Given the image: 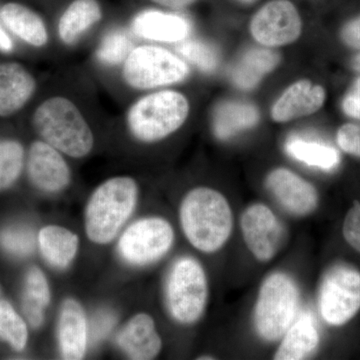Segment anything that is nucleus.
I'll return each instance as SVG.
<instances>
[{"label": "nucleus", "instance_id": "obj_1", "mask_svg": "<svg viewBox=\"0 0 360 360\" xmlns=\"http://www.w3.org/2000/svg\"><path fill=\"white\" fill-rule=\"evenodd\" d=\"M180 224L196 250L212 253L231 238L233 214L224 195L208 187H198L182 200Z\"/></svg>", "mask_w": 360, "mask_h": 360}, {"label": "nucleus", "instance_id": "obj_2", "mask_svg": "<svg viewBox=\"0 0 360 360\" xmlns=\"http://www.w3.org/2000/svg\"><path fill=\"white\" fill-rule=\"evenodd\" d=\"M32 124L42 141L63 155L82 158L94 148V132L84 112L65 96L42 101L33 113Z\"/></svg>", "mask_w": 360, "mask_h": 360}, {"label": "nucleus", "instance_id": "obj_3", "mask_svg": "<svg viewBox=\"0 0 360 360\" xmlns=\"http://www.w3.org/2000/svg\"><path fill=\"white\" fill-rule=\"evenodd\" d=\"M191 105L181 92L158 90L139 97L124 115L125 125L134 139L160 141L179 130L188 117Z\"/></svg>", "mask_w": 360, "mask_h": 360}, {"label": "nucleus", "instance_id": "obj_4", "mask_svg": "<svg viewBox=\"0 0 360 360\" xmlns=\"http://www.w3.org/2000/svg\"><path fill=\"white\" fill-rule=\"evenodd\" d=\"M137 184L129 176L112 177L92 193L85 210V231L90 240L110 243L130 215L137 201Z\"/></svg>", "mask_w": 360, "mask_h": 360}, {"label": "nucleus", "instance_id": "obj_5", "mask_svg": "<svg viewBox=\"0 0 360 360\" xmlns=\"http://www.w3.org/2000/svg\"><path fill=\"white\" fill-rule=\"evenodd\" d=\"M300 304V290L295 281L283 272H274L260 286L255 309L258 335L267 341L283 338L295 322Z\"/></svg>", "mask_w": 360, "mask_h": 360}, {"label": "nucleus", "instance_id": "obj_6", "mask_svg": "<svg viewBox=\"0 0 360 360\" xmlns=\"http://www.w3.org/2000/svg\"><path fill=\"white\" fill-rule=\"evenodd\" d=\"M189 75L184 59L156 45L132 47L122 63L125 84L135 90H153L179 84Z\"/></svg>", "mask_w": 360, "mask_h": 360}, {"label": "nucleus", "instance_id": "obj_7", "mask_svg": "<svg viewBox=\"0 0 360 360\" xmlns=\"http://www.w3.org/2000/svg\"><path fill=\"white\" fill-rule=\"evenodd\" d=\"M208 288L205 272L193 257H180L172 265L167 283L170 314L180 323L198 321L205 311Z\"/></svg>", "mask_w": 360, "mask_h": 360}, {"label": "nucleus", "instance_id": "obj_8", "mask_svg": "<svg viewBox=\"0 0 360 360\" xmlns=\"http://www.w3.org/2000/svg\"><path fill=\"white\" fill-rule=\"evenodd\" d=\"M322 319L330 326L349 321L360 309V272L352 265H333L324 274L319 292Z\"/></svg>", "mask_w": 360, "mask_h": 360}, {"label": "nucleus", "instance_id": "obj_9", "mask_svg": "<svg viewBox=\"0 0 360 360\" xmlns=\"http://www.w3.org/2000/svg\"><path fill=\"white\" fill-rule=\"evenodd\" d=\"M174 232L160 217H148L130 225L118 241L120 257L132 265H148L160 259L172 248Z\"/></svg>", "mask_w": 360, "mask_h": 360}, {"label": "nucleus", "instance_id": "obj_10", "mask_svg": "<svg viewBox=\"0 0 360 360\" xmlns=\"http://www.w3.org/2000/svg\"><path fill=\"white\" fill-rule=\"evenodd\" d=\"M302 28V18L290 0L267 2L250 22L253 39L267 47L283 46L295 41Z\"/></svg>", "mask_w": 360, "mask_h": 360}, {"label": "nucleus", "instance_id": "obj_11", "mask_svg": "<svg viewBox=\"0 0 360 360\" xmlns=\"http://www.w3.org/2000/svg\"><path fill=\"white\" fill-rule=\"evenodd\" d=\"M241 232L248 250L259 262H269L283 243L284 229L276 215L262 203L248 206L240 219Z\"/></svg>", "mask_w": 360, "mask_h": 360}, {"label": "nucleus", "instance_id": "obj_12", "mask_svg": "<svg viewBox=\"0 0 360 360\" xmlns=\"http://www.w3.org/2000/svg\"><path fill=\"white\" fill-rule=\"evenodd\" d=\"M27 174L45 193H58L70 184L71 172L63 153L44 141L33 142L27 158Z\"/></svg>", "mask_w": 360, "mask_h": 360}, {"label": "nucleus", "instance_id": "obj_13", "mask_svg": "<svg viewBox=\"0 0 360 360\" xmlns=\"http://www.w3.org/2000/svg\"><path fill=\"white\" fill-rule=\"evenodd\" d=\"M266 186L279 205L296 217H305L319 205L315 187L286 168H277L270 172Z\"/></svg>", "mask_w": 360, "mask_h": 360}, {"label": "nucleus", "instance_id": "obj_14", "mask_svg": "<svg viewBox=\"0 0 360 360\" xmlns=\"http://www.w3.org/2000/svg\"><path fill=\"white\" fill-rule=\"evenodd\" d=\"M37 79L18 63L0 65V117L22 110L37 90Z\"/></svg>", "mask_w": 360, "mask_h": 360}, {"label": "nucleus", "instance_id": "obj_15", "mask_svg": "<svg viewBox=\"0 0 360 360\" xmlns=\"http://www.w3.org/2000/svg\"><path fill=\"white\" fill-rule=\"evenodd\" d=\"M326 91L321 85L300 80L288 87L272 106L271 116L276 122H285L312 115L323 105Z\"/></svg>", "mask_w": 360, "mask_h": 360}, {"label": "nucleus", "instance_id": "obj_16", "mask_svg": "<svg viewBox=\"0 0 360 360\" xmlns=\"http://www.w3.org/2000/svg\"><path fill=\"white\" fill-rule=\"evenodd\" d=\"M89 324L82 305L66 300L61 307L58 321V343L63 359H82L86 352Z\"/></svg>", "mask_w": 360, "mask_h": 360}, {"label": "nucleus", "instance_id": "obj_17", "mask_svg": "<svg viewBox=\"0 0 360 360\" xmlns=\"http://www.w3.org/2000/svg\"><path fill=\"white\" fill-rule=\"evenodd\" d=\"M116 342L130 359L135 360L155 359L162 347L155 321L146 314L132 317L118 333Z\"/></svg>", "mask_w": 360, "mask_h": 360}, {"label": "nucleus", "instance_id": "obj_18", "mask_svg": "<svg viewBox=\"0 0 360 360\" xmlns=\"http://www.w3.org/2000/svg\"><path fill=\"white\" fill-rule=\"evenodd\" d=\"M131 30L136 37L160 42H180L188 39L191 23L184 16L146 11L132 20Z\"/></svg>", "mask_w": 360, "mask_h": 360}, {"label": "nucleus", "instance_id": "obj_19", "mask_svg": "<svg viewBox=\"0 0 360 360\" xmlns=\"http://www.w3.org/2000/svg\"><path fill=\"white\" fill-rule=\"evenodd\" d=\"M2 25L30 46L41 49L49 44V33L44 20L22 4H6L0 9Z\"/></svg>", "mask_w": 360, "mask_h": 360}, {"label": "nucleus", "instance_id": "obj_20", "mask_svg": "<svg viewBox=\"0 0 360 360\" xmlns=\"http://www.w3.org/2000/svg\"><path fill=\"white\" fill-rule=\"evenodd\" d=\"M101 20L103 9L97 0H75L59 18L58 39L66 46H72Z\"/></svg>", "mask_w": 360, "mask_h": 360}, {"label": "nucleus", "instance_id": "obj_21", "mask_svg": "<svg viewBox=\"0 0 360 360\" xmlns=\"http://www.w3.org/2000/svg\"><path fill=\"white\" fill-rule=\"evenodd\" d=\"M283 338L274 354V359H304L319 347V331L314 319L309 314H302L297 321L293 322Z\"/></svg>", "mask_w": 360, "mask_h": 360}, {"label": "nucleus", "instance_id": "obj_22", "mask_svg": "<svg viewBox=\"0 0 360 360\" xmlns=\"http://www.w3.org/2000/svg\"><path fill=\"white\" fill-rule=\"evenodd\" d=\"M39 243L42 257L51 266L65 269L78 250L77 234L56 225H49L39 232Z\"/></svg>", "mask_w": 360, "mask_h": 360}, {"label": "nucleus", "instance_id": "obj_23", "mask_svg": "<svg viewBox=\"0 0 360 360\" xmlns=\"http://www.w3.org/2000/svg\"><path fill=\"white\" fill-rule=\"evenodd\" d=\"M279 56L267 49H251L232 68L231 77L239 89H251L265 75L276 68Z\"/></svg>", "mask_w": 360, "mask_h": 360}, {"label": "nucleus", "instance_id": "obj_24", "mask_svg": "<svg viewBox=\"0 0 360 360\" xmlns=\"http://www.w3.org/2000/svg\"><path fill=\"white\" fill-rule=\"evenodd\" d=\"M257 122L258 111L255 106L243 101H224L215 110L213 129L217 139H227Z\"/></svg>", "mask_w": 360, "mask_h": 360}, {"label": "nucleus", "instance_id": "obj_25", "mask_svg": "<svg viewBox=\"0 0 360 360\" xmlns=\"http://www.w3.org/2000/svg\"><path fill=\"white\" fill-rule=\"evenodd\" d=\"M51 302V290L44 272L37 267L28 270L22 307L32 328H37L44 321V310Z\"/></svg>", "mask_w": 360, "mask_h": 360}, {"label": "nucleus", "instance_id": "obj_26", "mask_svg": "<svg viewBox=\"0 0 360 360\" xmlns=\"http://www.w3.org/2000/svg\"><path fill=\"white\" fill-rule=\"evenodd\" d=\"M285 148L291 158L310 167L330 170L340 163L338 151L321 142L309 141L298 136L291 137L286 142Z\"/></svg>", "mask_w": 360, "mask_h": 360}, {"label": "nucleus", "instance_id": "obj_27", "mask_svg": "<svg viewBox=\"0 0 360 360\" xmlns=\"http://www.w3.org/2000/svg\"><path fill=\"white\" fill-rule=\"evenodd\" d=\"M23 161L25 151L20 142L0 141V191L8 188L18 179Z\"/></svg>", "mask_w": 360, "mask_h": 360}, {"label": "nucleus", "instance_id": "obj_28", "mask_svg": "<svg viewBox=\"0 0 360 360\" xmlns=\"http://www.w3.org/2000/svg\"><path fill=\"white\" fill-rule=\"evenodd\" d=\"M177 52L203 72H212L219 68V56L217 49L198 39H184L176 47Z\"/></svg>", "mask_w": 360, "mask_h": 360}, {"label": "nucleus", "instance_id": "obj_29", "mask_svg": "<svg viewBox=\"0 0 360 360\" xmlns=\"http://www.w3.org/2000/svg\"><path fill=\"white\" fill-rule=\"evenodd\" d=\"M0 340L20 352L27 342L25 322L7 302H0Z\"/></svg>", "mask_w": 360, "mask_h": 360}, {"label": "nucleus", "instance_id": "obj_30", "mask_svg": "<svg viewBox=\"0 0 360 360\" xmlns=\"http://www.w3.org/2000/svg\"><path fill=\"white\" fill-rule=\"evenodd\" d=\"M131 49L129 35L122 30H113L101 40L96 49V58L101 65L116 66L122 65Z\"/></svg>", "mask_w": 360, "mask_h": 360}, {"label": "nucleus", "instance_id": "obj_31", "mask_svg": "<svg viewBox=\"0 0 360 360\" xmlns=\"http://www.w3.org/2000/svg\"><path fill=\"white\" fill-rule=\"evenodd\" d=\"M0 245L11 255L26 257L34 250V233L26 227H7L0 231Z\"/></svg>", "mask_w": 360, "mask_h": 360}, {"label": "nucleus", "instance_id": "obj_32", "mask_svg": "<svg viewBox=\"0 0 360 360\" xmlns=\"http://www.w3.org/2000/svg\"><path fill=\"white\" fill-rule=\"evenodd\" d=\"M342 232L348 245L360 252V202H355L347 212Z\"/></svg>", "mask_w": 360, "mask_h": 360}, {"label": "nucleus", "instance_id": "obj_33", "mask_svg": "<svg viewBox=\"0 0 360 360\" xmlns=\"http://www.w3.org/2000/svg\"><path fill=\"white\" fill-rule=\"evenodd\" d=\"M338 143L345 153L360 156V124L342 125L338 129Z\"/></svg>", "mask_w": 360, "mask_h": 360}, {"label": "nucleus", "instance_id": "obj_34", "mask_svg": "<svg viewBox=\"0 0 360 360\" xmlns=\"http://www.w3.org/2000/svg\"><path fill=\"white\" fill-rule=\"evenodd\" d=\"M115 315L108 310H101L97 312L92 319L91 324H90V340L92 342H98L108 336V333L112 330L113 326H115Z\"/></svg>", "mask_w": 360, "mask_h": 360}, {"label": "nucleus", "instance_id": "obj_35", "mask_svg": "<svg viewBox=\"0 0 360 360\" xmlns=\"http://www.w3.org/2000/svg\"><path fill=\"white\" fill-rule=\"evenodd\" d=\"M342 108L350 117L360 120V77L355 80L352 89L343 99Z\"/></svg>", "mask_w": 360, "mask_h": 360}, {"label": "nucleus", "instance_id": "obj_36", "mask_svg": "<svg viewBox=\"0 0 360 360\" xmlns=\"http://www.w3.org/2000/svg\"><path fill=\"white\" fill-rule=\"evenodd\" d=\"M343 42L352 49H360V16L349 21L341 32Z\"/></svg>", "mask_w": 360, "mask_h": 360}, {"label": "nucleus", "instance_id": "obj_37", "mask_svg": "<svg viewBox=\"0 0 360 360\" xmlns=\"http://www.w3.org/2000/svg\"><path fill=\"white\" fill-rule=\"evenodd\" d=\"M151 1L168 8L179 9L191 6L195 0H151Z\"/></svg>", "mask_w": 360, "mask_h": 360}, {"label": "nucleus", "instance_id": "obj_38", "mask_svg": "<svg viewBox=\"0 0 360 360\" xmlns=\"http://www.w3.org/2000/svg\"><path fill=\"white\" fill-rule=\"evenodd\" d=\"M4 28H6L4 26L0 25V51L8 53V52L13 51L14 45L13 40Z\"/></svg>", "mask_w": 360, "mask_h": 360}, {"label": "nucleus", "instance_id": "obj_39", "mask_svg": "<svg viewBox=\"0 0 360 360\" xmlns=\"http://www.w3.org/2000/svg\"><path fill=\"white\" fill-rule=\"evenodd\" d=\"M352 68L354 70L360 71V52L355 56L354 61H352Z\"/></svg>", "mask_w": 360, "mask_h": 360}, {"label": "nucleus", "instance_id": "obj_40", "mask_svg": "<svg viewBox=\"0 0 360 360\" xmlns=\"http://www.w3.org/2000/svg\"><path fill=\"white\" fill-rule=\"evenodd\" d=\"M238 1L243 2V4H253V2L257 1V0H238Z\"/></svg>", "mask_w": 360, "mask_h": 360}, {"label": "nucleus", "instance_id": "obj_41", "mask_svg": "<svg viewBox=\"0 0 360 360\" xmlns=\"http://www.w3.org/2000/svg\"><path fill=\"white\" fill-rule=\"evenodd\" d=\"M198 359H200V360H202V359H214V357H210V356H206V357H198Z\"/></svg>", "mask_w": 360, "mask_h": 360}]
</instances>
